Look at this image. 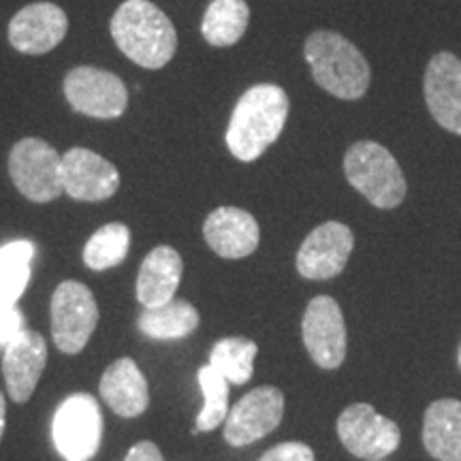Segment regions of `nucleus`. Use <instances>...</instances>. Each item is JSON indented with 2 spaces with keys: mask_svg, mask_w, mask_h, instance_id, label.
<instances>
[{
  "mask_svg": "<svg viewBox=\"0 0 461 461\" xmlns=\"http://www.w3.org/2000/svg\"><path fill=\"white\" fill-rule=\"evenodd\" d=\"M423 445L438 461H461V402L431 403L425 411Z\"/></svg>",
  "mask_w": 461,
  "mask_h": 461,
  "instance_id": "20",
  "label": "nucleus"
},
{
  "mask_svg": "<svg viewBox=\"0 0 461 461\" xmlns=\"http://www.w3.org/2000/svg\"><path fill=\"white\" fill-rule=\"evenodd\" d=\"M184 272L180 252L171 246H157L143 258L137 276V299L143 308H157L176 297Z\"/></svg>",
  "mask_w": 461,
  "mask_h": 461,
  "instance_id": "19",
  "label": "nucleus"
},
{
  "mask_svg": "<svg viewBox=\"0 0 461 461\" xmlns=\"http://www.w3.org/2000/svg\"><path fill=\"white\" fill-rule=\"evenodd\" d=\"M207 246L222 258H246L258 248L261 229L257 218L241 207H216L203 222Z\"/></svg>",
  "mask_w": 461,
  "mask_h": 461,
  "instance_id": "17",
  "label": "nucleus"
},
{
  "mask_svg": "<svg viewBox=\"0 0 461 461\" xmlns=\"http://www.w3.org/2000/svg\"><path fill=\"white\" fill-rule=\"evenodd\" d=\"M65 96L77 113L113 120L129 107V90L122 79L99 67H75L65 77Z\"/></svg>",
  "mask_w": 461,
  "mask_h": 461,
  "instance_id": "8",
  "label": "nucleus"
},
{
  "mask_svg": "<svg viewBox=\"0 0 461 461\" xmlns=\"http://www.w3.org/2000/svg\"><path fill=\"white\" fill-rule=\"evenodd\" d=\"M291 99L278 84H257L235 103L227 126V148L241 163L261 158L285 131Z\"/></svg>",
  "mask_w": 461,
  "mask_h": 461,
  "instance_id": "1",
  "label": "nucleus"
},
{
  "mask_svg": "<svg viewBox=\"0 0 461 461\" xmlns=\"http://www.w3.org/2000/svg\"><path fill=\"white\" fill-rule=\"evenodd\" d=\"M48 363V342L39 331L24 330L5 346L3 374L11 400L24 403L37 389Z\"/></svg>",
  "mask_w": 461,
  "mask_h": 461,
  "instance_id": "16",
  "label": "nucleus"
},
{
  "mask_svg": "<svg viewBox=\"0 0 461 461\" xmlns=\"http://www.w3.org/2000/svg\"><path fill=\"white\" fill-rule=\"evenodd\" d=\"M140 330L152 339H182L199 327V312L186 299L167 302L157 308H146L140 314Z\"/></svg>",
  "mask_w": 461,
  "mask_h": 461,
  "instance_id": "22",
  "label": "nucleus"
},
{
  "mask_svg": "<svg viewBox=\"0 0 461 461\" xmlns=\"http://www.w3.org/2000/svg\"><path fill=\"white\" fill-rule=\"evenodd\" d=\"M303 344L322 370H336L346 357V325L338 302L319 295L308 303L302 322Z\"/></svg>",
  "mask_w": 461,
  "mask_h": 461,
  "instance_id": "12",
  "label": "nucleus"
},
{
  "mask_svg": "<svg viewBox=\"0 0 461 461\" xmlns=\"http://www.w3.org/2000/svg\"><path fill=\"white\" fill-rule=\"evenodd\" d=\"M338 436L355 457L384 459L400 447L402 434L393 420L378 414L370 403H353L338 419Z\"/></svg>",
  "mask_w": 461,
  "mask_h": 461,
  "instance_id": "9",
  "label": "nucleus"
},
{
  "mask_svg": "<svg viewBox=\"0 0 461 461\" xmlns=\"http://www.w3.org/2000/svg\"><path fill=\"white\" fill-rule=\"evenodd\" d=\"M248 24L250 7L246 0H212L201 20V34L212 48H230L241 41Z\"/></svg>",
  "mask_w": 461,
  "mask_h": 461,
  "instance_id": "21",
  "label": "nucleus"
},
{
  "mask_svg": "<svg viewBox=\"0 0 461 461\" xmlns=\"http://www.w3.org/2000/svg\"><path fill=\"white\" fill-rule=\"evenodd\" d=\"M24 331V316L15 305H0V346H7L17 333Z\"/></svg>",
  "mask_w": 461,
  "mask_h": 461,
  "instance_id": "29",
  "label": "nucleus"
},
{
  "mask_svg": "<svg viewBox=\"0 0 461 461\" xmlns=\"http://www.w3.org/2000/svg\"><path fill=\"white\" fill-rule=\"evenodd\" d=\"M199 384L203 391V408L197 417V428L193 434L199 431H212L227 419L229 414V383L221 372H216L212 366H203L199 370Z\"/></svg>",
  "mask_w": 461,
  "mask_h": 461,
  "instance_id": "25",
  "label": "nucleus"
},
{
  "mask_svg": "<svg viewBox=\"0 0 461 461\" xmlns=\"http://www.w3.org/2000/svg\"><path fill=\"white\" fill-rule=\"evenodd\" d=\"M423 96L438 126L461 135V58L447 50L431 56L423 73Z\"/></svg>",
  "mask_w": 461,
  "mask_h": 461,
  "instance_id": "13",
  "label": "nucleus"
},
{
  "mask_svg": "<svg viewBox=\"0 0 461 461\" xmlns=\"http://www.w3.org/2000/svg\"><path fill=\"white\" fill-rule=\"evenodd\" d=\"M51 438L67 461H90L103 440V414L96 397L75 393L58 406L51 420Z\"/></svg>",
  "mask_w": 461,
  "mask_h": 461,
  "instance_id": "6",
  "label": "nucleus"
},
{
  "mask_svg": "<svg viewBox=\"0 0 461 461\" xmlns=\"http://www.w3.org/2000/svg\"><path fill=\"white\" fill-rule=\"evenodd\" d=\"M31 280V265L0 267V305H15Z\"/></svg>",
  "mask_w": 461,
  "mask_h": 461,
  "instance_id": "26",
  "label": "nucleus"
},
{
  "mask_svg": "<svg viewBox=\"0 0 461 461\" xmlns=\"http://www.w3.org/2000/svg\"><path fill=\"white\" fill-rule=\"evenodd\" d=\"M131 229L122 222H109L96 230L84 246V263L92 272L118 267L129 255Z\"/></svg>",
  "mask_w": 461,
  "mask_h": 461,
  "instance_id": "23",
  "label": "nucleus"
},
{
  "mask_svg": "<svg viewBox=\"0 0 461 461\" xmlns=\"http://www.w3.org/2000/svg\"><path fill=\"white\" fill-rule=\"evenodd\" d=\"M99 322V305L82 282L65 280L51 295V336L62 353H82Z\"/></svg>",
  "mask_w": 461,
  "mask_h": 461,
  "instance_id": "7",
  "label": "nucleus"
},
{
  "mask_svg": "<svg viewBox=\"0 0 461 461\" xmlns=\"http://www.w3.org/2000/svg\"><path fill=\"white\" fill-rule=\"evenodd\" d=\"M9 176L15 188L32 203H50L60 197L62 157L39 137L20 140L9 154Z\"/></svg>",
  "mask_w": 461,
  "mask_h": 461,
  "instance_id": "5",
  "label": "nucleus"
},
{
  "mask_svg": "<svg viewBox=\"0 0 461 461\" xmlns=\"http://www.w3.org/2000/svg\"><path fill=\"white\" fill-rule=\"evenodd\" d=\"M112 37L129 60L152 71L169 65L177 50L176 26L149 0H124L112 17Z\"/></svg>",
  "mask_w": 461,
  "mask_h": 461,
  "instance_id": "3",
  "label": "nucleus"
},
{
  "mask_svg": "<svg viewBox=\"0 0 461 461\" xmlns=\"http://www.w3.org/2000/svg\"><path fill=\"white\" fill-rule=\"evenodd\" d=\"M285 417V393L276 387H258L246 393L224 419V440L230 447H248L278 428Z\"/></svg>",
  "mask_w": 461,
  "mask_h": 461,
  "instance_id": "10",
  "label": "nucleus"
},
{
  "mask_svg": "<svg viewBox=\"0 0 461 461\" xmlns=\"http://www.w3.org/2000/svg\"><path fill=\"white\" fill-rule=\"evenodd\" d=\"M34 257V244L28 240H17L0 248V267L31 265Z\"/></svg>",
  "mask_w": 461,
  "mask_h": 461,
  "instance_id": "28",
  "label": "nucleus"
},
{
  "mask_svg": "<svg viewBox=\"0 0 461 461\" xmlns=\"http://www.w3.org/2000/svg\"><path fill=\"white\" fill-rule=\"evenodd\" d=\"M5 423H7V403H5V395L0 391V440H3L5 434Z\"/></svg>",
  "mask_w": 461,
  "mask_h": 461,
  "instance_id": "31",
  "label": "nucleus"
},
{
  "mask_svg": "<svg viewBox=\"0 0 461 461\" xmlns=\"http://www.w3.org/2000/svg\"><path fill=\"white\" fill-rule=\"evenodd\" d=\"M124 461H165V457L154 442L143 440V442H137V445L131 448Z\"/></svg>",
  "mask_w": 461,
  "mask_h": 461,
  "instance_id": "30",
  "label": "nucleus"
},
{
  "mask_svg": "<svg viewBox=\"0 0 461 461\" xmlns=\"http://www.w3.org/2000/svg\"><path fill=\"white\" fill-rule=\"evenodd\" d=\"M68 31V17L54 3L26 5L11 17L9 43L26 56H43L62 43Z\"/></svg>",
  "mask_w": 461,
  "mask_h": 461,
  "instance_id": "15",
  "label": "nucleus"
},
{
  "mask_svg": "<svg viewBox=\"0 0 461 461\" xmlns=\"http://www.w3.org/2000/svg\"><path fill=\"white\" fill-rule=\"evenodd\" d=\"M459 363H461V353H459Z\"/></svg>",
  "mask_w": 461,
  "mask_h": 461,
  "instance_id": "33",
  "label": "nucleus"
},
{
  "mask_svg": "<svg viewBox=\"0 0 461 461\" xmlns=\"http://www.w3.org/2000/svg\"><path fill=\"white\" fill-rule=\"evenodd\" d=\"M120 188L115 165L88 148H73L62 157V190L75 201L99 203Z\"/></svg>",
  "mask_w": 461,
  "mask_h": 461,
  "instance_id": "14",
  "label": "nucleus"
},
{
  "mask_svg": "<svg viewBox=\"0 0 461 461\" xmlns=\"http://www.w3.org/2000/svg\"><path fill=\"white\" fill-rule=\"evenodd\" d=\"M355 248V235L344 222H322L303 244L299 246L295 265L305 280H330L344 272L350 252Z\"/></svg>",
  "mask_w": 461,
  "mask_h": 461,
  "instance_id": "11",
  "label": "nucleus"
},
{
  "mask_svg": "<svg viewBox=\"0 0 461 461\" xmlns=\"http://www.w3.org/2000/svg\"><path fill=\"white\" fill-rule=\"evenodd\" d=\"M99 391L103 402L120 417L132 419L148 411V380L140 367H137V363L129 359V357L113 361L107 367L105 374L101 376Z\"/></svg>",
  "mask_w": 461,
  "mask_h": 461,
  "instance_id": "18",
  "label": "nucleus"
},
{
  "mask_svg": "<svg viewBox=\"0 0 461 461\" xmlns=\"http://www.w3.org/2000/svg\"><path fill=\"white\" fill-rule=\"evenodd\" d=\"M303 58L316 86L339 101H359L370 90V62L342 32L314 31L303 43Z\"/></svg>",
  "mask_w": 461,
  "mask_h": 461,
  "instance_id": "2",
  "label": "nucleus"
},
{
  "mask_svg": "<svg viewBox=\"0 0 461 461\" xmlns=\"http://www.w3.org/2000/svg\"><path fill=\"white\" fill-rule=\"evenodd\" d=\"M257 344L248 338H224L218 339L210 353V366L221 372L227 383L244 384L255 372Z\"/></svg>",
  "mask_w": 461,
  "mask_h": 461,
  "instance_id": "24",
  "label": "nucleus"
},
{
  "mask_svg": "<svg viewBox=\"0 0 461 461\" xmlns=\"http://www.w3.org/2000/svg\"><path fill=\"white\" fill-rule=\"evenodd\" d=\"M344 176L378 210H395L406 199L408 184L400 163L376 141H357L346 149Z\"/></svg>",
  "mask_w": 461,
  "mask_h": 461,
  "instance_id": "4",
  "label": "nucleus"
},
{
  "mask_svg": "<svg viewBox=\"0 0 461 461\" xmlns=\"http://www.w3.org/2000/svg\"><path fill=\"white\" fill-rule=\"evenodd\" d=\"M258 461H314V451L303 442H280L265 451Z\"/></svg>",
  "mask_w": 461,
  "mask_h": 461,
  "instance_id": "27",
  "label": "nucleus"
},
{
  "mask_svg": "<svg viewBox=\"0 0 461 461\" xmlns=\"http://www.w3.org/2000/svg\"><path fill=\"white\" fill-rule=\"evenodd\" d=\"M374 461H384V459H374Z\"/></svg>",
  "mask_w": 461,
  "mask_h": 461,
  "instance_id": "32",
  "label": "nucleus"
}]
</instances>
